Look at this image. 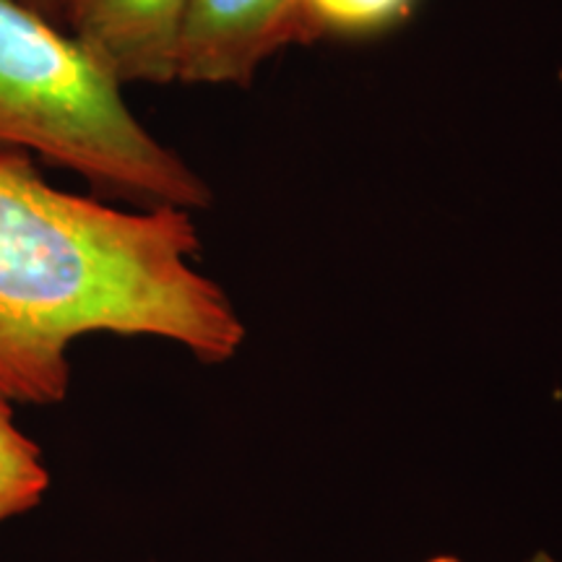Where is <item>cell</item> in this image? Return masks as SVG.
I'll return each instance as SVG.
<instances>
[{"mask_svg":"<svg viewBox=\"0 0 562 562\" xmlns=\"http://www.w3.org/2000/svg\"><path fill=\"white\" fill-rule=\"evenodd\" d=\"M47 484L50 474L42 463L40 448L16 430L9 402L0 398V521L32 510Z\"/></svg>","mask_w":562,"mask_h":562,"instance_id":"6","label":"cell"},{"mask_svg":"<svg viewBox=\"0 0 562 562\" xmlns=\"http://www.w3.org/2000/svg\"><path fill=\"white\" fill-rule=\"evenodd\" d=\"M430 562H459V560H456V558H435Z\"/></svg>","mask_w":562,"mask_h":562,"instance_id":"9","label":"cell"},{"mask_svg":"<svg viewBox=\"0 0 562 562\" xmlns=\"http://www.w3.org/2000/svg\"><path fill=\"white\" fill-rule=\"evenodd\" d=\"M294 40H302L300 0H188L178 81L245 87Z\"/></svg>","mask_w":562,"mask_h":562,"instance_id":"3","label":"cell"},{"mask_svg":"<svg viewBox=\"0 0 562 562\" xmlns=\"http://www.w3.org/2000/svg\"><path fill=\"white\" fill-rule=\"evenodd\" d=\"M531 562H560V560H554L552 554H547V552H539L537 558H531Z\"/></svg>","mask_w":562,"mask_h":562,"instance_id":"8","label":"cell"},{"mask_svg":"<svg viewBox=\"0 0 562 562\" xmlns=\"http://www.w3.org/2000/svg\"><path fill=\"white\" fill-rule=\"evenodd\" d=\"M191 211H123L47 186L0 151V398L63 402L68 347L87 334L157 336L203 362L240 349L245 326L195 271Z\"/></svg>","mask_w":562,"mask_h":562,"instance_id":"1","label":"cell"},{"mask_svg":"<svg viewBox=\"0 0 562 562\" xmlns=\"http://www.w3.org/2000/svg\"><path fill=\"white\" fill-rule=\"evenodd\" d=\"M0 149L32 151L146 206L214 201L209 182L133 115L123 83L19 0H0Z\"/></svg>","mask_w":562,"mask_h":562,"instance_id":"2","label":"cell"},{"mask_svg":"<svg viewBox=\"0 0 562 562\" xmlns=\"http://www.w3.org/2000/svg\"><path fill=\"white\" fill-rule=\"evenodd\" d=\"M417 0H300L302 40L375 37L409 19Z\"/></svg>","mask_w":562,"mask_h":562,"instance_id":"5","label":"cell"},{"mask_svg":"<svg viewBox=\"0 0 562 562\" xmlns=\"http://www.w3.org/2000/svg\"><path fill=\"white\" fill-rule=\"evenodd\" d=\"M19 3H24L26 9H32L34 13H40L42 19L53 21V24H60L58 0H19Z\"/></svg>","mask_w":562,"mask_h":562,"instance_id":"7","label":"cell"},{"mask_svg":"<svg viewBox=\"0 0 562 562\" xmlns=\"http://www.w3.org/2000/svg\"><path fill=\"white\" fill-rule=\"evenodd\" d=\"M70 37L123 83L178 81L188 0H58Z\"/></svg>","mask_w":562,"mask_h":562,"instance_id":"4","label":"cell"}]
</instances>
